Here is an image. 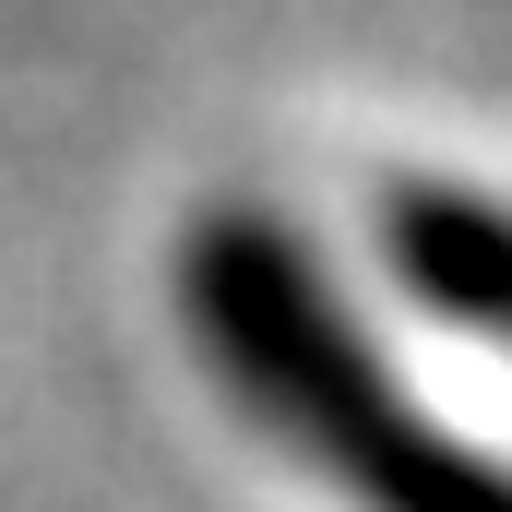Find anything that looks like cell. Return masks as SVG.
Instances as JSON below:
<instances>
[{
    "mask_svg": "<svg viewBox=\"0 0 512 512\" xmlns=\"http://www.w3.org/2000/svg\"><path fill=\"white\" fill-rule=\"evenodd\" d=\"M167 298L215 393L346 512H512V465L489 441H453L417 405V382L382 358V334L358 322L346 274L298 215L203 203L179 227Z\"/></svg>",
    "mask_w": 512,
    "mask_h": 512,
    "instance_id": "cell-1",
    "label": "cell"
},
{
    "mask_svg": "<svg viewBox=\"0 0 512 512\" xmlns=\"http://www.w3.org/2000/svg\"><path fill=\"white\" fill-rule=\"evenodd\" d=\"M370 262L393 274L405 310H429L441 334L489 346L512 370V203L477 179H429L405 167L370 191Z\"/></svg>",
    "mask_w": 512,
    "mask_h": 512,
    "instance_id": "cell-2",
    "label": "cell"
}]
</instances>
